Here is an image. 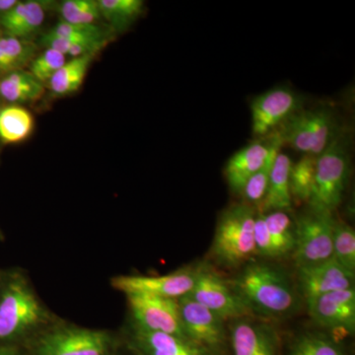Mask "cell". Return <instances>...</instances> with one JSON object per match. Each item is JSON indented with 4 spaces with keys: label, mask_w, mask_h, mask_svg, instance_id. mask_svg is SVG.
<instances>
[{
    "label": "cell",
    "mask_w": 355,
    "mask_h": 355,
    "mask_svg": "<svg viewBox=\"0 0 355 355\" xmlns=\"http://www.w3.org/2000/svg\"><path fill=\"white\" fill-rule=\"evenodd\" d=\"M306 303L313 321L326 329L335 340L354 335V287L330 292Z\"/></svg>",
    "instance_id": "cell-9"
},
{
    "label": "cell",
    "mask_w": 355,
    "mask_h": 355,
    "mask_svg": "<svg viewBox=\"0 0 355 355\" xmlns=\"http://www.w3.org/2000/svg\"><path fill=\"white\" fill-rule=\"evenodd\" d=\"M34 118L27 109L8 105L0 109V141L4 144H19L30 137Z\"/></svg>",
    "instance_id": "cell-23"
},
{
    "label": "cell",
    "mask_w": 355,
    "mask_h": 355,
    "mask_svg": "<svg viewBox=\"0 0 355 355\" xmlns=\"http://www.w3.org/2000/svg\"><path fill=\"white\" fill-rule=\"evenodd\" d=\"M111 42V40H65L53 38L44 35L41 44L46 49H53L60 51L65 57L77 58L89 53H98Z\"/></svg>",
    "instance_id": "cell-30"
},
{
    "label": "cell",
    "mask_w": 355,
    "mask_h": 355,
    "mask_svg": "<svg viewBox=\"0 0 355 355\" xmlns=\"http://www.w3.org/2000/svg\"><path fill=\"white\" fill-rule=\"evenodd\" d=\"M127 297L135 328L187 338L182 326L178 300L139 294Z\"/></svg>",
    "instance_id": "cell-12"
},
{
    "label": "cell",
    "mask_w": 355,
    "mask_h": 355,
    "mask_svg": "<svg viewBox=\"0 0 355 355\" xmlns=\"http://www.w3.org/2000/svg\"><path fill=\"white\" fill-rule=\"evenodd\" d=\"M1 36H2V31H1V29H0V38H1Z\"/></svg>",
    "instance_id": "cell-37"
},
{
    "label": "cell",
    "mask_w": 355,
    "mask_h": 355,
    "mask_svg": "<svg viewBox=\"0 0 355 355\" xmlns=\"http://www.w3.org/2000/svg\"><path fill=\"white\" fill-rule=\"evenodd\" d=\"M317 157L303 155L296 164H292L289 174V188L292 200L309 202L315 183Z\"/></svg>",
    "instance_id": "cell-28"
},
{
    "label": "cell",
    "mask_w": 355,
    "mask_h": 355,
    "mask_svg": "<svg viewBox=\"0 0 355 355\" xmlns=\"http://www.w3.org/2000/svg\"><path fill=\"white\" fill-rule=\"evenodd\" d=\"M46 91L29 70H17L0 77V98L10 105L27 104L38 101Z\"/></svg>",
    "instance_id": "cell-20"
},
{
    "label": "cell",
    "mask_w": 355,
    "mask_h": 355,
    "mask_svg": "<svg viewBox=\"0 0 355 355\" xmlns=\"http://www.w3.org/2000/svg\"><path fill=\"white\" fill-rule=\"evenodd\" d=\"M67 60V58L60 51L53 49H46L41 55L35 57L28 67H29L30 73L39 83L46 86Z\"/></svg>",
    "instance_id": "cell-33"
},
{
    "label": "cell",
    "mask_w": 355,
    "mask_h": 355,
    "mask_svg": "<svg viewBox=\"0 0 355 355\" xmlns=\"http://www.w3.org/2000/svg\"><path fill=\"white\" fill-rule=\"evenodd\" d=\"M287 355H345L342 345L329 334L305 331L294 338Z\"/></svg>",
    "instance_id": "cell-26"
},
{
    "label": "cell",
    "mask_w": 355,
    "mask_h": 355,
    "mask_svg": "<svg viewBox=\"0 0 355 355\" xmlns=\"http://www.w3.org/2000/svg\"><path fill=\"white\" fill-rule=\"evenodd\" d=\"M116 343L108 331L60 327L40 336L31 355H114Z\"/></svg>",
    "instance_id": "cell-6"
},
{
    "label": "cell",
    "mask_w": 355,
    "mask_h": 355,
    "mask_svg": "<svg viewBox=\"0 0 355 355\" xmlns=\"http://www.w3.org/2000/svg\"><path fill=\"white\" fill-rule=\"evenodd\" d=\"M97 55L98 53H89L67 60L51 79L50 83L46 84L51 94L55 97H64L78 91L85 80L89 67Z\"/></svg>",
    "instance_id": "cell-21"
},
{
    "label": "cell",
    "mask_w": 355,
    "mask_h": 355,
    "mask_svg": "<svg viewBox=\"0 0 355 355\" xmlns=\"http://www.w3.org/2000/svg\"><path fill=\"white\" fill-rule=\"evenodd\" d=\"M350 164L349 139L338 133L317 157L314 188L308 202L309 209L333 214L338 209L349 184Z\"/></svg>",
    "instance_id": "cell-4"
},
{
    "label": "cell",
    "mask_w": 355,
    "mask_h": 355,
    "mask_svg": "<svg viewBox=\"0 0 355 355\" xmlns=\"http://www.w3.org/2000/svg\"><path fill=\"white\" fill-rule=\"evenodd\" d=\"M135 355H217L183 336L133 328L128 343Z\"/></svg>",
    "instance_id": "cell-16"
},
{
    "label": "cell",
    "mask_w": 355,
    "mask_h": 355,
    "mask_svg": "<svg viewBox=\"0 0 355 355\" xmlns=\"http://www.w3.org/2000/svg\"><path fill=\"white\" fill-rule=\"evenodd\" d=\"M46 312L21 275L7 280L0 291V345L14 343L32 335L44 324Z\"/></svg>",
    "instance_id": "cell-3"
},
{
    "label": "cell",
    "mask_w": 355,
    "mask_h": 355,
    "mask_svg": "<svg viewBox=\"0 0 355 355\" xmlns=\"http://www.w3.org/2000/svg\"><path fill=\"white\" fill-rule=\"evenodd\" d=\"M46 12V2L37 0L19 1L0 17V29L7 36L28 40L43 24Z\"/></svg>",
    "instance_id": "cell-18"
},
{
    "label": "cell",
    "mask_w": 355,
    "mask_h": 355,
    "mask_svg": "<svg viewBox=\"0 0 355 355\" xmlns=\"http://www.w3.org/2000/svg\"><path fill=\"white\" fill-rule=\"evenodd\" d=\"M263 214L272 243L273 260L292 254L295 247V220L287 211H272Z\"/></svg>",
    "instance_id": "cell-22"
},
{
    "label": "cell",
    "mask_w": 355,
    "mask_h": 355,
    "mask_svg": "<svg viewBox=\"0 0 355 355\" xmlns=\"http://www.w3.org/2000/svg\"><path fill=\"white\" fill-rule=\"evenodd\" d=\"M298 284L306 302L342 289L354 287V272L338 263L334 258L297 268Z\"/></svg>",
    "instance_id": "cell-15"
},
{
    "label": "cell",
    "mask_w": 355,
    "mask_h": 355,
    "mask_svg": "<svg viewBox=\"0 0 355 355\" xmlns=\"http://www.w3.org/2000/svg\"><path fill=\"white\" fill-rule=\"evenodd\" d=\"M333 258L350 272H355V232L345 222L334 220Z\"/></svg>",
    "instance_id": "cell-29"
},
{
    "label": "cell",
    "mask_w": 355,
    "mask_h": 355,
    "mask_svg": "<svg viewBox=\"0 0 355 355\" xmlns=\"http://www.w3.org/2000/svg\"><path fill=\"white\" fill-rule=\"evenodd\" d=\"M254 240L256 245L257 256L273 260L272 243L265 221V214L258 212L254 228Z\"/></svg>",
    "instance_id": "cell-34"
},
{
    "label": "cell",
    "mask_w": 355,
    "mask_h": 355,
    "mask_svg": "<svg viewBox=\"0 0 355 355\" xmlns=\"http://www.w3.org/2000/svg\"><path fill=\"white\" fill-rule=\"evenodd\" d=\"M178 303L187 338L218 354L227 340L225 322L190 296L180 298Z\"/></svg>",
    "instance_id": "cell-11"
},
{
    "label": "cell",
    "mask_w": 355,
    "mask_h": 355,
    "mask_svg": "<svg viewBox=\"0 0 355 355\" xmlns=\"http://www.w3.org/2000/svg\"><path fill=\"white\" fill-rule=\"evenodd\" d=\"M229 338L233 355H279V333L272 324L256 317H242L230 321Z\"/></svg>",
    "instance_id": "cell-14"
},
{
    "label": "cell",
    "mask_w": 355,
    "mask_h": 355,
    "mask_svg": "<svg viewBox=\"0 0 355 355\" xmlns=\"http://www.w3.org/2000/svg\"><path fill=\"white\" fill-rule=\"evenodd\" d=\"M202 265L184 266L176 272L158 277L120 275L112 279V286L125 295H149L174 299L190 295L195 287Z\"/></svg>",
    "instance_id": "cell-8"
},
{
    "label": "cell",
    "mask_w": 355,
    "mask_h": 355,
    "mask_svg": "<svg viewBox=\"0 0 355 355\" xmlns=\"http://www.w3.org/2000/svg\"><path fill=\"white\" fill-rule=\"evenodd\" d=\"M0 237H2V233H1V231H0Z\"/></svg>",
    "instance_id": "cell-38"
},
{
    "label": "cell",
    "mask_w": 355,
    "mask_h": 355,
    "mask_svg": "<svg viewBox=\"0 0 355 355\" xmlns=\"http://www.w3.org/2000/svg\"><path fill=\"white\" fill-rule=\"evenodd\" d=\"M229 284L254 317L282 319L297 312L295 287L277 266L251 261Z\"/></svg>",
    "instance_id": "cell-1"
},
{
    "label": "cell",
    "mask_w": 355,
    "mask_h": 355,
    "mask_svg": "<svg viewBox=\"0 0 355 355\" xmlns=\"http://www.w3.org/2000/svg\"><path fill=\"white\" fill-rule=\"evenodd\" d=\"M36 46L28 40L2 35L0 38V77L29 67L36 57Z\"/></svg>",
    "instance_id": "cell-24"
},
{
    "label": "cell",
    "mask_w": 355,
    "mask_h": 355,
    "mask_svg": "<svg viewBox=\"0 0 355 355\" xmlns=\"http://www.w3.org/2000/svg\"><path fill=\"white\" fill-rule=\"evenodd\" d=\"M301 99L288 88L268 90L251 104L252 132L254 137H268L294 113L302 109Z\"/></svg>",
    "instance_id": "cell-13"
},
{
    "label": "cell",
    "mask_w": 355,
    "mask_h": 355,
    "mask_svg": "<svg viewBox=\"0 0 355 355\" xmlns=\"http://www.w3.org/2000/svg\"><path fill=\"white\" fill-rule=\"evenodd\" d=\"M101 17L113 31L128 29L144 12L142 0H98Z\"/></svg>",
    "instance_id": "cell-25"
},
{
    "label": "cell",
    "mask_w": 355,
    "mask_h": 355,
    "mask_svg": "<svg viewBox=\"0 0 355 355\" xmlns=\"http://www.w3.org/2000/svg\"><path fill=\"white\" fill-rule=\"evenodd\" d=\"M48 36L53 38L65 40H111L112 32L104 29L101 26L92 25H76L60 21L50 32L46 33Z\"/></svg>",
    "instance_id": "cell-32"
},
{
    "label": "cell",
    "mask_w": 355,
    "mask_h": 355,
    "mask_svg": "<svg viewBox=\"0 0 355 355\" xmlns=\"http://www.w3.org/2000/svg\"><path fill=\"white\" fill-rule=\"evenodd\" d=\"M333 214L308 210L295 219L293 257L296 268L333 258Z\"/></svg>",
    "instance_id": "cell-7"
},
{
    "label": "cell",
    "mask_w": 355,
    "mask_h": 355,
    "mask_svg": "<svg viewBox=\"0 0 355 355\" xmlns=\"http://www.w3.org/2000/svg\"><path fill=\"white\" fill-rule=\"evenodd\" d=\"M268 139L258 140L249 146L243 147L233 154L226 163L224 175L230 190L235 193H241L247 182L261 169L270 155L277 135H268Z\"/></svg>",
    "instance_id": "cell-17"
},
{
    "label": "cell",
    "mask_w": 355,
    "mask_h": 355,
    "mask_svg": "<svg viewBox=\"0 0 355 355\" xmlns=\"http://www.w3.org/2000/svg\"><path fill=\"white\" fill-rule=\"evenodd\" d=\"M292 161L286 153H279L275 157L266 196L258 207L259 212L287 211L291 209L292 198L289 188V174Z\"/></svg>",
    "instance_id": "cell-19"
},
{
    "label": "cell",
    "mask_w": 355,
    "mask_h": 355,
    "mask_svg": "<svg viewBox=\"0 0 355 355\" xmlns=\"http://www.w3.org/2000/svg\"><path fill=\"white\" fill-rule=\"evenodd\" d=\"M275 132L284 146L315 157L338 135L335 114L327 108L299 110Z\"/></svg>",
    "instance_id": "cell-5"
},
{
    "label": "cell",
    "mask_w": 355,
    "mask_h": 355,
    "mask_svg": "<svg viewBox=\"0 0 355 355\" xmlns=\"http://www.w3.org/2000/svg\"><path fill=\"white\" fill-rule=\"evenodd\" d=\"M256 216L254 207L244 202L222 212L210 248V256L219 266L239 268L253 261L257 256L254 240Z\"/></svg>",
    "instance_id": "cell-2"
},
{
    "label": "cell",
    "mask_w": 355,
    "mask_h": 355,
    "mask_svg": "<svg viewBox=\"0 0 355 355\" xmlns=\"http://www.w3.org/2000/svg\"><path fill=\"white\" fill-rule=\"evenodd\" d=\"M0 355H22L16 345H0Z\"/></svg>",
    "instance_id": "cell-36"
},
{
    "label": "cell",
    "mask_w": 355,
    "mask_h": 355,
    "mask_svg": "<svg viewBox=\"0 0 355 355\" xmlns=\"http://www.w3.org/2000/svg\"><path fill=\"white\" fill-rule=\"evenodd\" d=\"M58 11L62 21L69 24L92 25L102 18L98 0H65Z\"/></svg>",
    "instance_id": "cell-31"
},
{
    "label": "cell",
    "mask_w": 355,
    "mask_h": 355,
    "mask_svg": "<svg viewBox=\"0 0 355 355\" xmlns=\"http://www.w3.org/2000/svg\"><path fill=\"white\" fill-rule=\"evenodd\" d=\"M19 0H0V17L10 11Z\"/></svg>",
    "instance_id": "cell-35"
},
{
    "label": "cell",
    "mask_w": 355,
    "mask_h": 355,
    "mask_svg": "<svg viewBox=\"0 0 355 355\" xmlns=\"http://www.w3.org/2000/svg\"><path fill=\"white\" fill-rule=\"evenodd\" d=\"M273 132L277 135V139H275V144H273L272 150H270V155L266 158V162L261 166V169L247 182L241 193H240L243 200H245L244 203L251 205V207L254 205V207H258L261 200L265 198L275 157L280 153V148L284 146L279 133Z\"/></svg>",
    "instance_id": "cell-27"
},
{
    "label": "cell",
    "mask_w": 355,
    "mask_h": 355,
    "mask_svg": "<svg viewBox=\"0 0 355 355\" xmlns=\"http://www.w3.org/2000/svg\"><path fill=\"white\" fill-rule=\"evenodd\" d=\"M188 296L216 313L224 322L253 316L229 282L205 265H202L195 287Z\"/></svg>",
    "instance_id": "cell-10"
}]
</instances>
